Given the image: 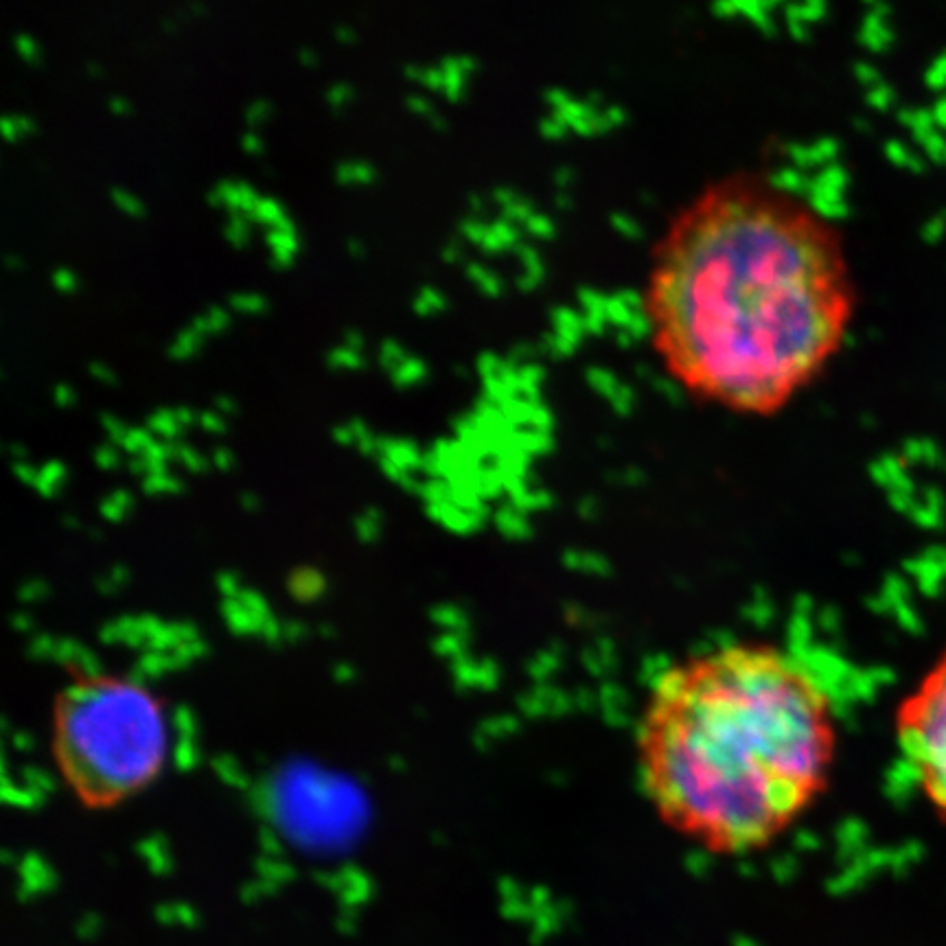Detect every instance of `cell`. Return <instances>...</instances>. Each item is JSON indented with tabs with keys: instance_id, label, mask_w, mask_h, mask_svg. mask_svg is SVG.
I'll return each instance as SVG.
<instances>
[{
	"instance_id": "6da1fadb",
	"label": "cell",
	"mask_w": 946,
	"mask_h": 946,
	"mask_svg": "<svg viewBox=\"0 0 946 946\" xmlns=\"http://www.w3.org/2000/svg\"><path fill=\"white\" fill-rule=\"evenodd\" d=\"M642 303L682 388L732 412L773 414L839 348L850 288L830 222L771 180L738 175L675 217Z\"/></svg>"
},
{
	"instance_id": "7a4b0ae2",
	"label": "cell",
	"mask_w": 946,
	"mask_h": 946,
	"mask_svg": "<svg viewBox=\"0 0 946 946\" xmlns=\"http://www.w3.org/2000/svg\"><path fill=\"white\" fill-rule=\"evenodd\" d=\"M839 727L826 686L784 648L732 642L662 670L636 730L648 807L705 855L767 848L818 807Z\"/></svg>"
},
{
	"instance_id": "3957f363",
	"label": "cell",
	"mask_w": 946,
	"mask_h": 946,
	"mask_svg": "<svg viewBox=\"0 0 946 946\" xmlns=\"http://www.w3.org/2000/svg\"><path fill=\"white\" fill-rule=\"evenodd\" d=\"M55 752L61 771L90 807L140 791L167 761L165 712L140 684L88 677L60 696Z\"/></svg>"
},
{
	"instance_id": "277c9868",
	"label": "cell",
	"mask_w": 946,
	"mask_h": 946,
	"mask_svg": "<svg viewBox=\"0 0 946 946\" xmlns=\"http://www.w3.org/2000/svg\"><path fill=\"white\" fill-rule=\"evenodd\" d=\"M894 732L920 795L946 821V648L898 704Z\"/></svg>"
},
{
	"instance_id": "5b68a950",
	"label": "cell",
	"mask_w": 946,
	"mask_h": 946,
	"mask_svg": "<svg viewBox=\"0 0 946 946\" xmlns=\"http://www.w3.org/2000/svg\"><path fill=\"white\" fill-rule=\"evenodd\" d=\"M887 14H890V9L876 5L872 14H867L866 20H863L861 43L870 51H876V53L885 51L894 43V33L890 24H887Z\"/></svg>"
},
{
	"instance_id": "8992f818",
	"label": "cell",
	"mask_w": 946,
	"mask_h": 946,
	"mask_svg": "<svg viewBox=\"0 0 946 946\" xmlns=\"http://www.w3.org/2000/svg\"><path fill=\"white\" fill-rule=\"evenodd\" d=\"M439 66H440V71H443V77H445L443 92L447 95V99H451V101H459V99L462 97V86H465V72H467L460 66L459 55H443L440 57Z\"/></svg>"
},
{
	"instance_id": "52a82bcc",
	"label": "cell",
	"mask_w": 946,
	"mask_h": 946,
	"mask_svg": "<svg viewBox=\"0 0 946 946\" xmlns=\"http://www.w3.org/2000/svg\"><path fill=\"white\" fill-rule=\"evenodd\" d=\"M885 152H887V158H890L894 165H898V167L913 171V174H922V171L927 169V160L920 158L918 154H913L907 145L901 143V140H890L885 147Z\"/></svg>"
},
{
	"instance_id": "ba28073f",
	"label": "cell",
	"mask_w": 946,
	"mask_h": 946,
	"mask_svg": "<svg viewBox=\"0 0 946 946\" xmlns=\"http://www.w3.org/2000/svg\"><path fill=\"white\" fill-rule=\"evenodd\" d=\"M425 373H428L425 362L419 360V357H414V355H408L403 362H399L397 366L388 373V375H390V379H393L394 386H408V383H414V382H419V379H423Z\"/></svg>"
},
{
	"instance_id": "9c48e42d",
	"label": "cell",
	"mask_w": 946,
	"mask_h": 946,
	"mask_svg": "<svg viewBox=\"0 0 946 946\" xmlns=\"http://www.w3.org/2000/svg\"><path fill=\"white\" fill-rule=\"evenodd\" d=\"M147 428L163 436L165 440H175L180 434V425L174 417V408H158L147 417Z\"/></svg>"
},
{
	"instance_id": "30bf717a",
	"label": "cell",
	"mask_w": 946,
	"mask_h": 946,
	"mask_svg": "<svg viewBox=\"0 0 946 946\" xmlns=\"http://www.w3.org/2000/svg\"><path fill=\"white\" fill-rule=\"evenodd\" d=\"M326 364L331 368H362L366 366V357L362 355V351H355L351 346H334L326 351L325 355Z\"/></svg>"
},
{
	"instance_id": "8fae6325",
	"label": "cell",
	"mask_w": 946,
	"mask_h": 946,
	"mask_svg": "<svg viewBox=\"0 0 946 946\" xmlns=\"http://www.w3.org/2000/svg\"><path fill=\"white\" fill-rule=\"evenodd\" d=\"M200 337L202 336L197 334L194 326H184V329H180L178 334H175V340L169 342L167 355L175 357V360L189 357L191 353H195L197 345H200Z\"/></svg>"
},
{
	"instance_id": "7c38bea8",
	"label": "cell",
	"mask_w": 946,
	"mask_h": 946,
	"mask_svg": "<svg viewBox=\"0 0 946 946\" xmlns=\"http://www.w3.org/2000/svg\"><path fill=\"white\" fill-rule=\"evenodd\" d=\"M405 357H408V353L403 351V346L399 345L394 337H383L382 345H379V357H377L379 366H382L383 371L390 373L399 362H403Z\"/></svg>"
},
{
	"instance_id": "4fadbf2b",
	"label": "cell",
	"mask_w": 946,
	"mask_h": 946,
	"mask_svg": "<svg viewBox=\"0 0 946 946\" xmlns=\"http://www.w3.org/2000/svg\"><path fill=\"white\" fill-rule=\"evenodd\" d=\"M248 222L246 215H243L241 211H232L228 213V222L223 223V235H226V239L231 243H235V246H243L248 239Z\"/></svg>"
},
{
	"instance_id": "5bb4252c",
	"label": "cell",
	"mask_w": 946,
	"mask_h": 946,
	"mask_svg": "<svg viewBox=\"0 0 946 946\" xmlns=\"http://www.w3.org/2000/svg\"><path fill=\"white\" fill-rule=\"evenodd\" d=\"M918 143L922 145L924 154H927V158H932V163L946 165V137H944V132L935 129V132L929 134V137H924L922 140H918Z\"/></svg>"
},
{
	"instance_id": "9a60e30c",
	"label": "cell",
	"mask_w": 946,
	"mask_h": 946,
	"mask_svg": "<svg viewBox=\"0 0 946 946\" xmlns=\"http://www.w3.org/2000/svg\"><path fill=\"white\" fill-rule=\"evenodd\" d=\"M226 303L231 305L232 309L251 311V314H254V311H263L265 307H268V300H265L261 294H252V292L228 294L226 296Z\"/></svg>"
},
{
	"instance_id": "2e32d148",
	"label": "cell",
	"mask_w": 946,
	"mask_h": 946,
	"mask_svg": "<svg viewBox=\"0 0 946 946\" xmlns=\"http://www.w3.org/2000/svg\"><path fill=\"white\" fill-rule=\"evenodd\" d=\"M108 195H110V200L118 206V209L129 213V215L140 217L145 213L143 204H140V200H137V197H134L132 194H128V191L121 189V186H117V184L108 186Z\"/></svg>"
},
{
	"instance_id": "e0dca14e",
	"label": "cell",
	"mask_w": 946,
	"mask_h": 946,
	"mask_svg": "<svg viewBox=\"0 0 946 946\" xmlns=\"http://www.w3.org/2000/svg\"><path fill=\"white\" fill-rule=\"evenodd\" d=\"M285 215V211L280 209V204L274 197H259L257 202V209H254V217H257L259 223H265V226H274L280 217Z\"/></svg>"
},
{
	"instance_id": "ac0fdd59",
	"label": "cell",
	"mask_w": 946,
	"mask_h": 946,
	"mask_svg": "<svg viewBox=\"0 0 946 946\" xmlns=\"http://www.w3.org/2000/svg\"><path fill=\"white\" fill-rule=\"evenodd\" d=\"M924 81H927V86L932 88V90H946V51L932 61L927 75H924Z\"/></svg>"
},
{
	"instance_id": "d6986e66",
	"label": "cell",
	"mask_w": 946,
	"mask_h": 946,
	"mask_svg": "<svg viewBox=\"0 0 946 946\" xmlns=\"http://www.w3.org/2000/svg\"><path fill=\"white\" fill-rule=\"evenodd\" d=\"M263 239L270 248H285V251H289V252L298 251V239H296V232H283V231H277V228H265Z\"/></svg>"
},
{
	"instance_id": "ffe728a7",
	"label": "cell",
	"mask_w": 946,
	"mask_h": 946,
	"mask_svg": "<svg viewBox=\"0 0 946 946\" xmlns=\"http://www.w3.org/2000/svg\"><path fill=\"white\" fill-rule=\"evenodd\" d=\"M867 101H870L875 108H878V110H890V108L894 106V101H896V95H894V90L890 86L883 84L881 81V84L867 90Z\"/></svg>"
},
{
	"instance_id": "44dd1931",
	"label": "cell",
	"mask_w": 946,
	"mask_h": 946,
	"mask_svg": "<svg viewBox=\"0 0 946 946\" xmlns=\"http://www.w3.org/2000/svg\"><path fill=\"white\" fill-rule=\"evenodd\" d=\"M944 235H946V213H938V215L932 217V220L924 223L922 237L927 243H938V241H942Z\"/></svg>"
},
{
	"instance_id": "7402d4cb",
	"label": "cell",
	"mask_w": 946,
	"mask_h": 946,
	"mask_svg": "<svg viewBox=\"0 0 946 946\" xmlns=\"http://www.w3.org/2000/svg\"><path fill=\"white\" fill-rule=\"evenodd\" d=\"M351 97H353V88L348 86L346 81H336V84H331L329 88H326V101L331 103V108H342V103Z\"/></svg>"
},
{
	"instance_id": "603a6c76",
	"label": "cell",
	"mask_w": 946,
	"mask_h": 946,
	"mask_svg": "<svg viewBox=\"0 0 946 946\" xmlns=\"http://www.w3.org/2000/svg\"><path fill=\"white\" fill-rule=\"evenodd\" d=\"M14 44L15 49H18V53L24 57V60L31 61V64H35L38 61V49H35V43L33 40L29 38L27 33H14Z\"/></svg>"
},
{
	"instance_id": "cb8c5ba5",
	"label": "cell",
	"mask_w": 946,
	"mask_h": 946,
	"mask_svg": "<svg viewBox=\"0 0 946 946\" xmlns=\"http://www.w3.org/2000/svg\"><path fill=\"white\" fill-rule=\"evenodd\" d=\"M99 421H101L103 428L108 430V434H110L112 443L121 445L123 436H126V431H128L126 428H123L121 421H118L117 417H112V414H108V412H99Z\"/></svg>"
},
{
	"instance_id": "d4e9b609",
	"label": "cell",
	"mask_w": 946,
	"mask_h": 946,
	"mask_svg": "<svg viewBox=\"0 0 946 946\" xmlns=\"http://www.w3.org/2000/svg\"><path fill=\"white\" fill-rule=\"evenodd\" d=\"M270 112V103L265 99H254L246 106V123L248 126H257L259 121H263Z\"/></svg>"
},
{
	"instance_id": "484cf974",
	"label": "cell",
	"mask_w": 946,
	"mask_h": 946,
	"mask_svg": "<svg viewBox=\"0 0 946 946\" xmlns=\"http://www.w3.org/2000/svg\"><path fill=\"white\" fill-rule=\"evenodd\" d=\"M419 81L423 86L431 88V90H443L445 88V77H443V71H440V66H428V69H423Z\"/></svg>"
},
{
	"instance_id": "4316f807",
	"label": "cell",
	"mask_w": 946,
	"mask_h": 946,
	"mask_svg": "<svg viewBox=\"0 0 946 946\" xmlns=\"http://www.w3.org/2000/svg\"><path fill=\"white\" fill-rule=\"evenodd\" d=\"M51 280H53L55 288L61 289V292H72V289L77 288L75 277H72L71 270L66 268H55L53 272H51Z\"/></svg>"
},
{
	"instance_id": "83f0119b",
	"label": "cell",
	"mask_w": 946,
	"mask_h": 946,
	"mask_svg": "<svg viewBox=\"0 0 946 946\" xmlns=\"http://www.w3.org/2000/svg\"><path fill=\"white\" fill-rule=\"evenodd\" d=\"M211 331H222L228 325V311L220 305H209L204 311Z\"/></svg>"
},
{
	"instance_id": "f1b7e54d",
	"label": "cell",
	"mask_w": 946,
	"mask_h": 946,
	"mask_svg": "<svg viewBox=\"0 0 946 946\" xmlns=\"http://www.w3.org/2000/svg\"><path fill=\"white\" fill-rule=\"evenodd\" d=\"M197 423H200L204 430H211V431L226 430V423H223L220 414L211 412V410H202V412H197Z\"/></svg>"
},
{
	"instance_id": "f546056e",
	"label": "cell",
	"mask_w": 946,
	"mask_h": 946,
	"mask_svg": "<svg viewBox=\"0 0 946 946\" xmlns=\"http://www.w3.org/2000/svg\"><path fill=\"white\" fill-rule=\"evenodd\" d=\"M375 180V167L366 160H353V182H373Z\"/></svg>"
},
{
	"instance_id": "4dcf8cb0",
	"label": "cell",
	"mask_w": 946,
	"mask_h": 946,
	"mask_svg": "<svg viewBox=\"0 0 946 946\" xmlns=\"http://www.w3.org/2000/svg\"><path fill=\"white\" fill-rule=\"evenodd\" d=\"M419 296H421V298L425 300V303H428V305L431 307V309H443V307L447 305L445 296L440 294L439 289L431 288V285H423V288L419 289Z\"/></svg>"
},
{
	"instance_id": "1f68e13d",
	"label": "cell",
	"mask_w": 946,
	"mask_h": 946,
	"mask_svg": "<svg viewBox=\"0 0 946 946\" xmlns=\"http://www.w3.org/2000/svg\"><path fill=\"white\" fill-rule=\"evenodd\" d=\"M86 368H88V373H90L92 377L99 379V382L117 383V377H114V373L106 366V364H101V362H97V360H90V362L86 364Z\"/></svg>"
},
{
	"instance_id": "d6a6232c",
	"label": "cell",
	"mask_w": 946,
	"mask_h": 946,
	"mask_svg": "<svg viewBox=\"0 0 946 946\" xmlns=\"http://www.w3.org/2000/svg\"><path fill=\"white\" fill-rule=\"evenodd\" d=\"M856 77H859L861 84L866 86L867 90L881 84V75H878V72L872 69L870 64H859V66H856Z\"/></svg>"
},
{
	"instance_id": "836d02e7",
	"label": "cell",
	"mask_w": 946,
	"mask_h": 946,
	"mask_svg": "<svg viewBox=\"0 0 946 946\" xmlns=\"http://www.w3.org/2000/svg\"><path fill=\"white\" fill-rule=\"evenodd\" d=\"M405 103H408L414 112H423V114H428V117L434 112L430 99L421 97V95H417V92H408V95H405Z\"/></svg>"
},
{
	"instance_id": "e575fe53",
	"label": "cell",
	"mask_w": 946,
	"mask_h": 946,
	"mask_svg": "<svg viewBox=\"0 0 946 946\" xmlns=\"http://www.w3.org/2000/svg\"><path fill=\"white\" fill-rule=\"evenodd\" d=\"M95 460L101 467H114L118 462V456L110 445H99L95 449Z\"/></svg>"
},
{
	"instance_id": "d590c367",
	"label": "cell",
	"mask_w": 946,
	"mask_h": 946,
	"mask_svg": "<svg viewBox=\"0 0 946 946\" xmlns=\"http://www.w3.org/2000/svg\"><path fill=\"white\" fill-rule=\"evenodd\" d=\"M61 473H64V467H61L57 460H49V462H44L43 469L38 471V476L44 478L46 482H51V485H53L57 478H61Z\"/></svg>"
},
{
	"instance_id": "8d00e7d4",
	"label": "cell",
	"mask_w": 946,
	"mask_h": 946,
	"mask_svg": "<svg viewBox=\"0 0 946 946\" xmlns=\"http://www.w3.org/2000/svg\"><path fill=\"white\" fill-rule=\"evenodd\" d=\"M334 175H336V180L340 182V184L353 182V160H340V163L336 165Z\"/></svg>"
},
{
	"instance_id": "74e56055",
	"label": "cell",
	"mask_w": 946,
	"mask_h": 946,
	"mask_svg": "<svg viewBox=\"0 0 946 946\" xmlns=\"http://www.w3.org/2000/svg\"><path fill=\"white\" fill-rule=\"evenodd\" d=\"M241 145L246 152H252V154H259L263 149L261 140H259V137L252 132V129H246V132L241 134Z\"/></svg>"
},
{
	"instance_id": "f35d334b",
	"label": "cell",
	"mask_w": 946,
	"mask_h": 946,
	"mask_svg": "<svg viewBox=\"0 0 946 946\" xmlns=\"http://www.w3.org/2000/svg\"><path fill=\"white\" fill-rule=\"evenodd\" d=\"M12 118H14V123H15V129H18V134H31L35 129L33 118L27 117V114L14 112Z\"/></svg>"
},
{
	"instance_id": "ab89813d",
	"label": "cell",
	"mask_w": 946,
	"mask_h": 946,
	"mask_svg": "<svg viewBox=\"0 0 946 946\" xmlns=\"http://www.w3.org/2000/svg\"><path fill=\"white\" fill-rule=\"evenodd\" d=\"M932 112L935 118V126H938L940 132H946V95L938 99V103H935Z\"/></svg>"
},
{
	"instance_id": "60d3db41",
	"label": "cell",
	"mask_w": 946,
	"mask_h": 946,
	"mask_svg": "<svg viewBox=\"0 0 946 946\" xmlns=\"http://www.w3.org/2000/svg\"><path fill=\"white\" fill-rule=\"evenodd\" d=\"M174 417L178 421V425H191L197 421V414L191 408H186V405H175Z\"/></svg>"
},
{
	"instance_id": "b9f144b4",
	"label": "cell",
	"mask_w": 946,
	"mask_h": 946,
	"mask_svg": "<svg viewBox=\"0 0 946 946\" xmlns=\"http://www.w3.org/2000/svg\"><path fill=\"white\" fill-rule=\"evenodd\" d=\"M294 252L285 251V248H270V263L277 265V268H280V265H288L289 259H292Z\"/></svg>"
},
{
	"instance_id": "7bdbcfd3",
	"label": "cell",
	"mask_w": 946,
	"mask_h": 946,
	"mask_svg": "<svg viewBox=\"0 0 946 946\" xmlns=\"http://www.w3.org/2000/svg\"><path fill=\"white\" fill-rule=\"evenodd\" d=\"M0 132H3V137L7 140H14L15 137H18V129H15L12 114H5V117H0Z\"/></svg>"
},
{
	"instance_id": "ee69618b",
	"label": "cell",
	"mask_w": 946,
	"mask_h": 946,
	"mask_svg": "<svg viewBox=\"0 0 946 946\" xmlns=\"http://www.w3.org/2000/svg\"><path fill=\"white\" fill-rule=\"evenodd\" d=\"M342 336H345L346 346L355 348V351H362V346H364V337H362L360 331H357V329H351V326H346L345 334H342Z\"/></svg>"
},
{
	"instance_id": "f6af8a7d",
	"label": "cell",
	"mask_w": 946,
	"mask_h": 946,
	"mask_svg": "<svg viewBox=\"0 0 946 946\" xmlns=\"http://www.w3.org/2000/svg\"><path fill=\"white\" fill-rule=\"evenodd\" d=\"M53 399H55V403H60V405L71 403L72 390L66 386V383H55V386H53Z\"/></svg>"
},
{
	"instance_id": "bcb514c9",
	"label": "cell",
	"mask_w": 946,
	"mask_h": 946,
	"mask_svg": "<svg viewBox=\"0 0 946 946\" xmlns=\"http://www.w3.org/2000/svg\"><path fill=\"white\" fill-rule=\"evenodd\" d=\"M331 434H334V439L340 440V443H351V440H355V436H353V431H351V428H348V423L334 425V428H331Z\"/></svg>"
},
{
	"instance_id": "7dc6e473",
	"label": "cell",
	"mask_w": 946,
	"mask_h": 946,
	"mask_svg": "<svg viewBox=\"0 0 946 946\" xmlns=\"http://www.w3.org/2000/svg\"><path fill=\"white\" fill-rule=\"evenodd\" d=\"M296 53H298V60L303 61L305 66H316V64H318V55H316V51L311 49V46H298V51H296Z\"/></svg>"
},
{
	"instance_id": "c3c4849f",
	"label": "cell",
	"mask_w": 946,
	"mask_h": 946,
	"mask_svg": "<svg viewBox=\"0 0 946 946\" xmlns=\"http://www.w3.org/2000/svg\"><path fill=\"white\" fill-rule=\"evenodd\" d=\"M211 460L215 462V465L220 467V469H226V467L231 465V454H228V451L223 449V447H215V449L211 451Z\"/></svg>"
},
{
	"instance_id": "681fc988",
	"label": "cell",
	"mask_w": 946,
	"mask_h": 946,
	"mask_svg": "<svg viewBox=\"0 0 946 946\" xmlns=\"http://www.w3.org/2000/svg\"><path fill=\"white\" fill-rule=\"evenodd\" d=\"M108 108H110L112 112L123 114V112H128V110H129V103H128V99H126V97H121V95H112L110 99H108Z\"/></svg>"
},
{
	"instance_id": "f907efd6",
	"label": "cell",
	"mask_w": 946,
	"mask_h": 946,
	"mask_svg": "<svg viewBox=\"0 0 946 946\" xmlns=\"http://www.w3.org/2000/svg\"><path fill=\"white\" fill-rule=\"evenodd\" d=\"M213 403H215V408L222 410V412H235V402H232L228 394H215Z\"/></svg>"
},
{
	"instance_id": "816d5d0a",
	"label": "cell",
	"mask_w": 946,
	"mask_h": 946,
	"mask_svg": "<svg viewBox=\"0 0 946 946\" xmlns=\"http://www.w3.org/2000/svg\"><path fill=\"white\" fill-rule=\"evenodd\" d=\"M189 326H194V329H195V331H197V334H200V336H204V334H211V326H209V320H206V316H204V314H195V316H194V318H191V322H189Z\"/></svg>"
},
{
	"instance_id": "f5cc1de1",
	"label": "cell",
	"mask_w": 946,
	"mask_h": 946,
	"mask_svg": "<svg viewBox=\"0 0 946 946\" xmlns=\"http://www.w3.org/2000/svg\"><path fill=\"white\" fill-rule=\"evenodd\" d=\"M348 428H351L353 436H355V440L364 439V436L371 434V431H368V428H366V423H364L360 417H353L351 421H348Z\"/></svg>"
},
{
	"instance_id": "db71d44e",
	"label": "cell",
	"mask_w": 946,
	"mask_h": 946,
	"mask_svg": "<svg viewBox=\"0 0 946 946\" xmlns=\"http://www.w3.org/2000/svg\"><path fill=\"white\" fill-rule=\"evenodd\" d=\"M334 33L337 35V40H342V43H351V40H355V31L348 27V24H336Z\"/></svg>"
},
{
	"instance_id": "11a10c76",
	"label": "cell",
	"mask_w": 946,
	"mask_h": 946,
	"mask_svg": "<svg viewBox=\"0 0 946 946\" xmlns=\"http://www.w3.org/2000/svg\"><path fill=\"white\" fill-rule=\"evenodd\" d=\"M346 248H348V251H351L353 254H355V257H364V246H362L360 239L348 237V239H346Z\"/></svg>"
},
{
	"instance_id": "9f6ffc18",
	"label": "cell",
	"mask_w": 946,
	"mask_h": 946,
	"mask_svg": "<svg viewBox=\"0 0 946 946\" xmlns=\"http://www.w3.org/2000/svg\"><path fill=\"white\" fill-rule=\"evenodd\" d=\"M412 307H414V311H417V314H430V311H431V307H430L428 303H425V300H423V298H421V296H419V294H417V296H414V300H412Z\"/></svg>"
},
{
	"instance_id": "6f0895ef",
	"label": "cell",
	"mask_w": 946,
	"mask_h": 946,
	"mask_svg": "<svg viewBox=\"0 0 946 946\" xmlns=\"http://www.w3.org/2000/svg\"><path fill=\"white\" fill-rule=\"evenodd\" d=\"M428 118H430V123H431V126H434V128H440V129H445V128H447L445 117H443V114H440V112H436V110H434V112L430 114Z\"/></svg>"
},
{
	"instance_id": "680465c9",
	"label": "cell",
	"mask_w": 946,
	"mask_h": 946,
	"mask_svg": "<svg viewBox=\"0 0 946 946\" xmlns=\"http://www.w3.org/2000/svg\"><path fill=\"white\" fill-rule=\"evenodd\" d=\"M403 72L408 77H412V80H421V72H423V69L417 64H403Z\"/></svg>"
},
{
	"instance_id": "91938a15",
	"label": "cell",
	"mask_w": 946,
	"mask_h": 946,
	"mask_svg": "<svg viewBox=\"0 0 946 946\" xmlns=\"http://www.w3.org/2000/svg\"><path fill=\"white\" fill-rule=\"evenodd\" d=\"M189 9H191V12H195V14H204L206 12V5L202 3V0H191Z\"/></svg>"
},
{
	"instance_id": "94428289",
	"label": "cell",
	"mask_w": 946,
	"mask_h": 946,
	"mask_svg": "<svg viewBox=\"0 0 946 946\" xmlns=\"http://www.w3.org/2000/svg\"><path fill=\"white\" fill-rule=\"evenodd\" d=\"M5 263H7V268H18L20 257H15V254L7 252V254H5Z\"/></svg>"
},
{
	"instance_id": "6125c7cd",
	"label": "cell",
	"mask_w": 946,
	"mask_h": 946,
	"mask_svg": "<svg viewBox=\"0 0 946 946\" xmlns=\"http://www.w3.org/2000/svg\"><path fill=\"white\" fill-rule=\"evenodd\" d=\"M86 71L90 72V75H99V72H101V66H99L97 61L88 60V61H86Z\"/></svg>"
},
{
	"instance_id": "be15d7a7",
	"label": "cell",
	"mask_w": 946,
	"mask_h": 946,
	"mask_svg": "<svg viewBox=\"0 0 946 946\" xmlns=\"http://www.w3.org/2000/svg\"><path fill=\"white\" fill-rule=\"evenodd\" d=\"M734 946H758V944L753 942V940H750V938H736Z\"/></svg>"
},
{
	"instance_id": "e7e4bbea",
	"label": "cell",
	"mask_w": 946,
	"mask_h": 946,
	"mask_svg": "<svg viewBox=\"0 0 946 946\" xmlns=\"http://www.w3.org/2000/svg\"><path fill=\"white\" fill-rule=\"evenodd\" d=\"M7 451L14 456H23V447H18V445H7Z\"/></svg>"
},
{
	"instance_id": "03108f58",
	"label": "cell",
	"mask_w": 946,
	"mask_h": 946,
	"mask_svg": "<svg viewBox=\"0 0 946 946\" xmlns=\"http://www.w3.org/2000/svg\"><path fill=\"white\" fill-rule=\"evenodd\" d=\"M163 27L165 29H175V24L171 23V20H163Z\"/></svg>"
}]
</instances>
